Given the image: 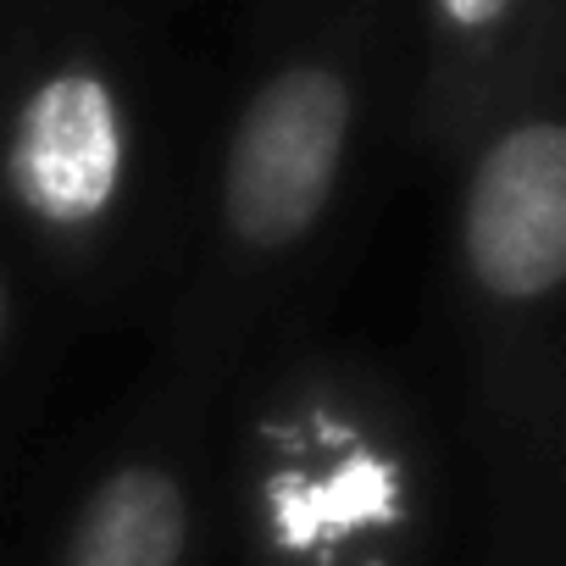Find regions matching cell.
<instances>
[{"label": "cell", "instance_id": "cell-1", "mask_svg": "<svg viewBox=\"0 0 566 566\" xmlns=\"http://www.w3.org/2000/svg\"><path fill=\"white\" fill-rule=\"evenodd\" d=\"M400 106L406 0H345L233 40L195 139L156 361L228 389L266 345L317 323L367 217L373 167L400 145Z\"/></svg>", "mask_w": 566, "mask_h": 566}, {"label": "cell", "instance_id": "cell-2", "mask_svg": "<svg viewBox=\"0 0 566 566\" xmlns=\"http://www.w3.org/2000/svg\"><path fill=\"white\" fill-rule=\"evenodd\" d=\"M195 139L134 0H0V244L62 306L172 290Z\"/></svg>", "mask_w": 566, "mask_h": 566}, {"label": "cell", "instance_id": "cell-3", "mask_svg": "<svg viewBox=\"0 0 566 566\" xmlns=\"http://www.w3.org/2000/svg\"><path fill=\"white\" fill-rule=\"evenodd\" d=\"M444 172L472 566H566V56L533 67Z\"/></svg>", "mask_w": 566, "mask_h": 566}, {"label": "cell", "instance_id": "cell-4", "mask_svg": "<svg viewBox=\"0 0 566 566\" xmlns=\"http://www.w3.org/2000/svg\"><path fill=\"white\" fill-rule=\"evenodd\" d=\"M222 527L239 566H439L444 444L406 373L317 328L244 361L222 400Z\"/></svg>", "mask_w": 566, "mask_h": 566}, {"label": "cell", "instance_id": "cell-5", "mask_svg": "<svg viewBox=\"0 0 566 566\" xmlns=\"http://www.w3.org/2000/svg\"><path fill=\"white\" fill-rule=\"evenodd\" d=\"M222 400L228 389L150 361L67 483L34 566H217Z\"/></svg>", "mask_w": 566, "mask_h": 566}, {"label": "cell", "instance_id": "cell-6", "mask_svg": "<svg viewBox=\"0 0 566 566\" xmlns=\"http://www.w3.org/2000/svg\"><path fill=\"white\" fill-rule=\"evenodd\" d=\"M555 56H566V0H406L400 150L444 167Z\"/></svg>", "mask_w": 566, "mask_h": 566}, {"label": "cell", "instance_id": "cell-7", "mask_svg": "<svg viewBox=\"0 0 566 566\" xmlns=\"http://www.w3.org/2000/svg\"><path fill=\"white\" fill-rule=\"evenodd\" d=\"M56 295L0 244V428L12 406L34 389V361L45 350V306Z\"/></svg>", "mask_w": 566, "mask_h": 566}, {"label": "cell", "instance_id": "cell-8", "mask_svg": "<svg viewBox=\"0 0 566 566\" xmlns=\"http://www.w3.org/2000/svg\"><path fill=\"white\" fill-rule=\"evenodd\" d=\"M345 7V0H239V23H233V40H250V34H272V29H295L306 18H323Z\"/></svg>", "mask_w": 566, "mask_h": 566}, {"label": "cell", "instance_id": "cell-9", "mask_svg": "<svg viewBox=\"0 0 566 566\" xmlns=\"http://www.w3.org/2000/svg\"><path fill=\"white\" fill-rule=\"evenodd\" d=\"M134 7H139L145 18H156V23H167L172 12H189V7H200V0H134Z\"/></svg>", "mask_w": 566, "mask_h": 566}]
</instances>
